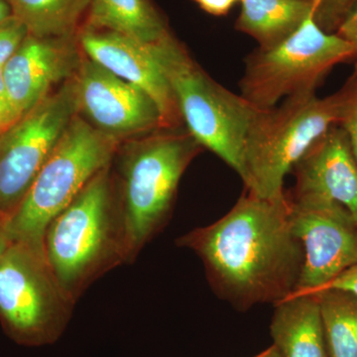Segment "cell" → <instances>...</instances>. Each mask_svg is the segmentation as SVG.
<instances>
[{
    "label": "cell",
    "mask_w": 357,
    "mask_h": 357,
    "mask_svg": "<svg viewBox=\"0 0 357 357\" xmlns=\"http://www.w3.org/2000/svg\"><path fill=\"white\" fill-rule=\"evenodd\" d=\"M119 142V138L75 115L20 208L6 222L10 241L44 251L49 223L96 174L110 165Z\"/></svg>",
    "instance_id": "obj_5"
},
{
    "label": "cell",
    "mask_w": 357,
    "mask_h": 357,
    "mask_svg": "<svg viewBox=\"0 0 357 357\" xmlns=\"http://www.w3.org/2000/svg\"><path fill=\"white\" fill-rule=\"evenodd\" d=\"M342 95L316 93L289 96L278 107L259 109L251 122L243 149L241 180L260 198H284V181L312 143L338 123Z\"/></svg>",
    "instance_id": "obj_4"
},
{
    "label": "cell",
    "mask_w": 357,
    "mask_h": 357,
    "mask_svg": "<svg viewBox=\"0 0 357 357\" xmlns=\"http://www.w3.org/2000/svg\"><path fill=\"white\" fill-rule=\"evenodd\" d=\"M323 289H337V290L347 291L357 297V263L345 270L342 274L338 275L337 278L333 279Z\"/></svg>",
    "instance_id": "obj_24"
},
{
    "label": "cell",
    "mask_w": 357,
    "mask_h": 357,
    "mask_svg": "<svg viewBox=\"0 0 357 357\" xmlns=\"http://www.w3.org/2000/svg\"><path fill=\"white\" fill-rule=\"evenodd\" d=\"M203 262L211 288L238 310L277 304L292 295L304 261L290 199L246 192L220 220L178 237Z\"/></svg>",
    "instance_id": "obj_1"
},
{
    "label": "cell",
    "mask_w": 357,
    "mask_h": 357,
    "mask_svg": "<svg viewBox=\"0 0 357 357\" xmlns=\"http://www.w3.org/2000/svg\"><path fill=\"white\" fill-rule=\"evenodd\" d=\"M319 301L328 357H357V297L337 289L314 292Z\"/></svg>",
    "instance_id": "obj_19"
},
{
    "label": "cell",
    "mask_w": 357,
    "mask_h": 357,
    "mask_svg": "<svg viewBox=\"0 0 357 357\" xmlns=\"http://www.w3.org/2000/svg\"><path fill=\"white\" fill-rule=\"evenodd\" d=\"M274 306L270 333L282 357H328L314 294L291 295Z\"/></svg>",
    "instance_id": "obj_15"
},
{
    "label": "cell",
    "mask_w": 357,
    "mask_h": 357,
    "mask_svg": "<svg viewBox=\"0 0 357 357\" xmlns=\"http://www.w3.org/2000/svg\"><path fill=\"white\" fill-rule=\"evenodd\" d=\"M347 86H352V88L357 89V59H356V64H354V72H352L351 76L347 79Z\"/></svg>",
    "instance_id": "obj_30"
},
{
    "label": "cell",
    "mask_w": 357,
    "mask_h": 357,
    "mask_svg": "<svg viewBox=\"0 0 357 357\" xmlns=\"http://www.w3.org/2000/svg\"><path fill=\"white\" fill-rule=\"evenodd\" d=\"M13 10L6 0H0V23L13 17Z\"/></svg>",
    "instance_id": "obj_28"
},
{
    "label": "cell",
    "mask_w": 357,
    "mask_h": 357,
    "mask_svg": "<svg viewBox=\"0 0 357 357\" xmlns=\"http://www.w3.org/2000/svg\"><path fill=\"white\" fill-rule=\"evenodd\" d=\"M316 9L280 44L267 50L258 48L246 57L241 95L257 109H271L298 93H316L333 68L356 60L354 45L319 27Z\"/></svg>",
    "instance_id": "obj_7"
},
{
    "label": "cell",
    "mask_w": 357,
    "mask_h": 357,
    "mask_svg": "<svg viewBox=\"0 0 357 357\" xmlns=\"http://www.w3.org/2000/svg\"><path fill=\"white\" fill-rule=\"evenodd\" d=\"M204 13L213 16H225L231 10L236 0H192Z\"/></svg>",
    "instance_id": "obj_25"
},
{
    "label": "cell",
    "mask_w": 357,
    "mask_h": 357,
    "mask_svg": "<svg viewBox=\"0 0 357 357\" xmlns=\"http://www.w3.org/2000/svg\"><path fill=\"white\" fill-rule=\"evenodd\" d=\"M318 3L319 0H243L236 29L267 50L291 36Z\"/></svg>",
    "instance_id": "obj_16"
},
{
    "label": "cell",
    "mask_w": 357,
    "mask_h": 357,
    "mask_svg": "<svg viewBox=\"0 0 357 357\" xmlns=\"http://www.w3.org/2000/svg\"><path fill=\"white\" fill-rule=\"evenodd\" d=\"M73 304L44 251L24 243L10 244L0 258V321L14 340L39 344L55 337Z\"/></svg>",
    "instance_id": "obj_8"
},
{
    "label": "cell",
    "mask_w": 357,
    "mask_h": 357,
    "mask_svg": "<svg viewBox=\"0 0 357 357\" xmlns=\"http://www.w3.org/2000/svg\"><path fill=\"white\" fill-rule=\"evenodd\" d=\"M255 357H282L280 352L278 351V349L272 345L269 349H267L266 351H262L261 354H258Z\"/></svg>",
    "instance_id": "obj_29"
},
{
    "label": "cell",
    "mask_w": 357,
    "mask_h": 357,
    "mask_svg": "<svg viewBox=\"0 0 357 357\" xmlns=\"http://www.w3.org/2000/svg\"><path fill=\"white\" fill-rule=\"evenodd\" d=\"M77 112L72 77L0 136V222L20 208Z\"/></svg>",
    "instance_id": "obj_9"
},
{
    "label": "cell",
    "mask_w": 357,
    "mask_h": 357,
    "mask_svg": "<svg viewBox=\"0 0 357 357\" xmlns=\"http://www.w3.org/2000/svg\"><path fill=\"white\" fill-rule=\"evenodd\" d=\"M73 83L77 112H84L103 132L119 138L164 128L158 107L147 93L86 56Z\"/></svg>",
    "instance_id": "obj_11"
},
{
    "label": "cell",
    "mask_w": 357,
    "mask_h": 357,
    "mask_svg": "<svg viewBox=\"0 0 357 357\" xmlns=\"http://www.w3.org/2000/svg\"><path fill=\"white\" fill-rule=\"evenodd\" d=\"M20 119L16 116L4 83L2 66H0V136L13 128Z\"/></svg>",
    "instance_id": "obj_23"
},
{
    "label": "cell",
    "mask_w": 357,
    "mask_h": 357,
    "mask_svg": "<svg viewBox=\"0 0 357 357\" xmlns=\"http://www.w3.org/2000/svg\"><path fill=\"white\" fill-rule=\"evenodd\" d=\"M109 166L96 174L45 230V257L74 302L105 272L128 262L121 206Z\"/></svg>",
    "instance_id": "obj_2"
},
{
    "label": "cell",
    "mask_w": 357,
    "mask_h": 357,
    "mask_svg": "<svg viewBox=\"0 0 357 357\" xmlns=\"http://www.w3.org/2000/svg\"><path fill=\"white\" fill-rule=\"evenodd\" d=\"M342 95L338 126L349 136L354 158L357 162V89L344 84L340 91Z\"/></svg>",
    "instance_id": "obj_21"
},
{
    "label": "cell",
    "mask_w": 357,
    "mask_h": 357,
    "mask_svg": "<svg viewBox=\"0 0 357 357\" xmlns=\"http://www.w3.org/2000/svg\"><path fill=\"white\" fill-rule=\"evenodd\" d=\"M14 17L28 34L42 37L76 36L88 15L91 0H6Z\"/></svg>",
    "instance_id": "obj_18"
},
{
    "label": "cell",
    "mask_w": 357,
    "mask_h": 357,
    "mask_svg": "<svg viewBox=\"0 0 357 357\" xmlns=\"http://www.w3.org/2000/svg\"><path fill=\"white\" fill-rule=\"evenodd\" d=\"M84 26L121 33L143 43H153L169 32L149 0H91Z\"/></svg>",
    "instance_id": "obj_17"
},
{
    "label": "cell",
    "mask_w": 357,
    "mask_h": 357,
    "mask_svg": "<svg viewBox=\"0 0 357 357\" xmlns=\"http://www.w3.org/2000/svg\"><path fill=\"white\" fill-rule=\"evenodd\" d=\"M291 199H312L342 206L357 222V162L349 136L335 124L293 167Z\"/></svg>",
    "instance_id": "obj_14"
},
{
    "label": "cell",
    "mask_w": 357,
    "mask_h": 357,
    "mask_svg": "<svg viewBox=\"0 0 357 357\" xmlns=\"http://www.w3.org/2000/svg\"><path fill=\"white\" fill-rule=\"evenodd\" d=\"M11 243H13V241H10L8 234H7L6 225L0 222V258L6 253L7 248L10 246Z\"/></svg>",
    "instance_id": "obj_27"
},
{
    "label": "cell",
    "mask_w": 357,
    "mask_h": 357,
    "mask_svg": "<svg viewBox=\"0 0 357 357\" xmlns=\"http://www.w3.org/2000/svg\"><path fill=\"white\" fill-rule=\"evenodd\" d=\"M81 53L77 35L25 37L2 67L9 98L20 121L50 95L54 86L75 76L83 58Z\"/></svg>",
    "instance_id": "obj_12"
},
{
    "label": "cell",
    "mask_w": 357,
    "mask_h": 357,
    "mask_svg": "<svg viewBox=\"0 0 357 357\" xmlns=\"http://www.w3.org/2000/svg\"><path fill=\"white\" fill-rule=\"evenodd\" d=\"M175 128L136 143L124 155L121 206L128 262L165 225L178 183L201 145Z\"/></svg>",
    "instance_id": "obj_6"
},
{
    "label": "cell",
    "mask_w": 357,
    "mask_h": 357,
    "mask_svg": "<svg viewBox=\"0 0 357 357\" xmlns=\"http://www.w3.org/2000/svg\"><path fill=\"white\" fill-rule=\"evenodd\" d=\"M289 199L294 234L304 250L302 270L292 295L317 292L357 263V222L337 204L319 199Z\"/></svg>",
    "instance_id": "obj_10"
},
{
    "label": "cell",
    "mask_w": 357,
    "mask_h": 357,
    "mask_svg": "<svg viewBox=\"0 0 357 357\" xmlns=\"http://www.w3.org/2000/svg\"><path fill=\"white\" fill-rule=\"evenodd\" d=\"M27 35L25 26L14 16L0 23V66L3 67Z\"/></svg>",
    "instance_id": "obj_22"
},
{
    "label": "cell",
    "mask_w": 357,
    "mask_h": 357,
    "mask_svg": "<svg viewBox=\"0 0 357 357\" xmlns=\"http://www.w3.org/2000/svg\"><path fill=\"white\" fill-rule=\"evenodd\" d=\"M236 1H241H241H243V0H236Z\"/></svg>",
    "instance_id": "obj_31"
},
{
    "label": "cell",
    "mask_w": 357,
    "mask_h": 357,
    "mask_svg": "<svg viewBox=\"0 0 357 357\" xmlns=\"http://www.w3.org/2000/svg\"><path fill=\"white\" fill-rule=\"evenodd\" d=\"M356 6L357 0H319L314 20L324 31L335 33Z\"/></svg>",
    "instance_id": "obj_20"
},
{
    "label": "cell",
    "mask_w": 357,
    "mask_h": 357,
    "mask_svg": "<svg viewBox=\"0 0 357 357\" xmlns=\"http://www.w3.org/2000/svg\"><path fill=\"white\" fill-rule=\"evenodd\" d=\"M335 33H337L340 37L354 45L356 51L357 59V6L345 18L344 22L340 24Z\"/></svg>",
    "instance_id": "obj_26"
},
{
    "label": "cell",
    "mask_w": 357,
    "mask_h": 357,
    "mask_svg": "<svg viewBox=\"0 0 357 357\" xmlns=\"http://www.w3.org/2000/svg\"><path fill=\"white\" fill-rule=\"evenodd\" d=\"M79 48L86 57L115 76L137 86L158 107L164 128L182 123L175 96L154 56L149 43L121 33L84 26L77 34Z\"/></svg>",
    "instance_id": "obj_13"
},
{
    "label": "cell",
    "mask_w": 357,
    "mask_h": 357,
    "mask_svg": "<svg viewBox=\"0 0 357 357\" xmlns=\"http://www.w3.org/2000/svg\"><path fill=\"white\" fill-rule=\"evenodd\" d=\"M149 48L170 84L188 131L241 177L246 135L260 109L208 76L170 32L149 43Z\"/></svg>",
    "instance_id": "obj_3"
}]
</instances>
